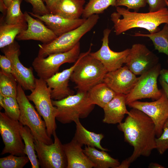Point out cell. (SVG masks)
I'll list each match as a JSON object with an SVG mask.
<instances>
[{"label":"cell","instance_id":"obj_1","mask_svg":"<svg viewBox=\"0 0 168 168\" xmlns=\"http://www.w3.org/2000/svg\"><path fill=\"white\" fill-rule=\"evenodd\" d=\"M117 128L124 133L125 141L133 151L127 158L131 163L141 156H149L156 148V132L152 120L142 111L132 108L123 122Z\"/></svg>","mask_w":168,"mask_h":168},{"label":"cell","instance_id":"obj_2","mask_svg":"<svg viewBox=\"0 0 168 168\" xmlns=\"http://www.w3.org/2000/svg\"><path fill=\"white\" fill-rule=\"evenodd\" d=\"M116 10L111 14L110 20L117 35L135 28L145 29L149 33H153L160 30V25L168 23V10L166 7L156 12L147 13L132 12L120 7H116Z\"/></svg>","mask_w":168,"mask_h":168},{"label":"cell","instance_id":"obj_3","mask_svg":"<svg viewBox=\"0 0 168 168\" xmlns=\"http://www.w3.org/2000/svg\"><path fill=\"white\" fill-rule=\"evenodd\" d=\"M91 46V44L86 52L80 54L70 78L76 84L77 91L88 92L96 85L103 82L108 72L100 61L90 54Z\"/></svg>","mask_w":168,"mask_h":168},{"label":"cell","instance_id":"obj_4","mask_svg":"<svg viewBox=\"0 0 168 168\" xmlns=\"http://www.w3.org/2000/svg\"><path fill=\"white\" fill-rule=\"evenodd\" d=\"M52 102L56 108V119L63 124L87 117L95 105L89 100L87 92L81 91L60 100H52Z\"/></svg>","mask_w":168,"mask_h":168},{"label":"cell","instance_id":"obj_5","mask_svg":"<svg viewBox=\"0 0 168 168\" xmlns=\"http://www.w3.org/2000/svg\"><path fill=\"white\" fill-rule=\"evenodd\" d=\"M99 19L98 14L93 15L77 28L58 37L52 42L39 44L37 56L45 58L55 53L68 52L73 48L82 37L96 24Z\"/></svg>","mask_w":168,"mask_h":168},{"label":"cell","instance_id":"obj_6","mask_svg":"<svg viewBox=\"0 0 168 168\" xmlns=\"http://www.w3.org/2000/svg\"><path fill=\"white\" fill-rule=\"evenodd\" d=\"M24 90L18 84L16 99L20 111L19 121L30 128L35 139L47 144L52 143L53 140L47 133L44 121L30 102Z\"/></svg>","mask_w":168,"mask_h":168},{"label":"cell","instance_id":"obj_7","mask_svg":"<svg viewBox=\"0 0 168 168\" xmlns=\"http://www.w3.org/2000/svg\"><path fill=\"white\" fill-rule=\"evenodd\" d=\"M51 90L45 80L35 78L34 90L29 95L27 96L28 100L34 103L37 111L43 118L47 133L50 138L56 132L57 128L56 122V108L52 103Z\"/></svg>","mask_w":168,"mask_h":168},{"label":"cell","instance_id":"obj_8","mask_svg":"<svg viewBox=\"0 0 168 168\" xmlns=\"http://www.w3.org/2000/svg\"><path fill=\"white\" fill-rule=\"evenodd\" d=\"M80 54L79 42L68 52L50 54L44 58L37 56L34 59L32 66L39 78L45 80L58 72L62 65L75 63Z\"/></svg>","mask_w":168,"mask_h":168},{"label":"cell","instance_id":"obj_9","mask_svg":"<svg viewBox=\"0 0 168 168\" xmlns=\"http://www.w3.org/2000/svg\"><path fill=\"white\" fill-rule=\"evenodd\" d=\"M161 69V65H156L140 75L131 92L126 95L127 105L133 102L145 98L156 100L162 94V89L157 85V79Z\"/></svg>","mask_w":168,"mask_h":168},{"label":"cell","instance_id":"obj_10","mask_svg":"<svg viewBox=\"0 0 168 168\" xmlns=\"http://www.w3.org/2000/svg\"><path fill=\"white\" fill-rule=\"evenodd\" d=\"M20 123L0 112V133L4 147L1 155L9 153L18 156H25V145L20 130Z\"/></svg>","mask_w":168,"mask_h":168},{"label":"cell","instance_id":"obj_11","mask_svg":"<svg viewBox=\"0 0 168 168\" xmlns=\"http://www.w3.org/2000/svg\"><path fill=\"white\" fill-rule=\"evenodd\" d=\"M54 142L46 144L35 139V150L40 166L42 168H67V161L62 144L55 132Z\"/></svg>","mask_w":168,"mask_h":168},{"label":"cell","instance_id":"obj_12","mask_svg":"<svg viewBox=\"0 0 168 168\" xmlns=\"http://www.w3.org/2000/svg\"><path fill=\"white\" fill-rule=\"evenodd\" d=\"M2 52L10 60L12 67V74L18 84L24 90L32 91L35 87V78L31 67L24 66L20 62V46L15 41L10 44L1 49Z\"/></svg>","mask_w":168,"mask_h":168},{"label":"cell","instance_id":"obj_13","mask_svg":"<svg viewBox=\"0 0 168 168\" xmlns=\"http://www.w3.org/2000/svg\"><path fill=\"white\" fill-rule=\"evenodd\" d=\"M162 91L161 97L154 101L149 102L136 100L127 105L130 108L142 111L150 118L155 124L156 138L161 134L168 119V99Z\"/></svg>","mask_w":168,"mask_h":168},{"label":"cell","instance_id":"obj_14","mask_svg":"<svg viewBox=\"0 0 168 168\" xmlns=\"http://www.w3.org/2000/svg\"><path fill=\"white\" fill-rule=\"evenodd\" d=\"M126 65L136 75H140L159 63L158 57L144 44H133L130 48Z\"/></svg>","mask_w":168,"mask_h":168},{"label":"cell","instance_id":"obj_15","mask_svg":"<svg viewBox=\"0 0 168 168\" xmlns=\"http://www.w3.org/2000/svg\"><path fill=\"white\" fill-rule=\"evenodd\" d=\"M111 30L107 28L103 31L102 44L99 50L90 54L103 64L108 72L115 70L125 64L130 49L128 48L120 52L112 50L109 46V36Z\"/></svg>","mask_w":168,"mask_h":168},{"label":"cell","instance_id":"obj_16","mask_svg":"<svg viewBox=\"0 0 168 168\" xmlns=\"http://www.w3.org/2000/svg\"><path fill=\"white\" fill-rule=\"evenodd\" d=\"M138 77L126 66L108 72L103 82L117 93L127 95L132 90Z\"/></svg>","mask_w":168,"mask_h":168},{"label":"cell","instance_id":"obj_17","mask_svg":"<svg viewBox=\"0 0 168 168\" xmlns=\"http://www.w3.org/2000/svg\"><path fill=\"white\" fill-rule=\"evenodd\" d=\"M24 14L28 27L16 36V39L17 40H34L46 44L58 37L40 20L34 18L26 11L24 12Z\"/></svg>","mask_w":168,"mask_h":168},{"label":"cell","instance_id":"obj_18","mask_svg":"<svg viewBox=\"0 0 168 168\" xmlns=\"http://www.w3.org/2000/svg\"><path fill=\"white\" fill-rule=\"evenodd\" d=\"M78 62L77 59L69 68L58 72L45 80L48 86L51 89V97L52 100H60L74 94V91L69 87L68 83Z\"/></svg>","mask_w":168,"mask_h":168},{"label":"cell","instance_id":"obj_19","mask_svg":"<svg viewBox=\"0 0 168 168\" xmlns=\"http://www.w3.org/2000/svg\"><path fill=\"white\" fill-rule=\"evenodd\" d=\"M28 12L32 17L44 22L57 37L77 28L86 19L82 18L68 19L51 13L39 16L32 12Z\"/></svg>","mask_w":168,"mask_h":168},{"label":"cell","instance_id":"obj_20","mask_svg":"<svg viewBox=\"0 0 168 168\" xmlns=\"http://www.w3.org/2000/svg\"><path fill=\"white\" fill-rule=\"evenodd\" d=\"M126 95L117 93L114 97L103 108L104 123L109 124H119L126 114L129 112L126 108Z\"/></svg>","mask_w":168,"mask_h":168},{"label":"cell","instance_id":"obj_21","mask_svg":"<svg viewBox=\"0 0 168 168\" xmlns=\"http://www.w3.org/2000/svg\"><path fill=\"white\" fill-rule=\"evenodd\" d=\"M63 145L67 161V168H95V165L84 152L82 146L74 139L72 138Z\"/></svg>","mask_w":168,"mask_h":168},{"label":"cell","instance_id":"obj_22","mask_svg":"<svg viewBox=\"0 0 168 168\" xmlns=\"http://www.w3.org/2000/svg\"><path fill=\"white\" fill-rule=\"evenodd\" d=\"M85 0H57L51 13L68 19L80 18L83 14Z\"/></svg>","mask_w":168,"mask_h":168},{"label":"cell","instance_id":"obj_23","mask_svg":"<svg viewBox=\"0 0 168 168\" xmlns=\"http://www.w3.org/2000/svg\"><path fill=\"white\" fill-rule=\"evenodd\" d=\"M75 133L73 138L82 146L83 145L97 148L101 150L108 151L109 150L103 147L101 142L104 138L102 133H96L86 129L80 122L79 119L75 122Z\"/></svg>","mask_w":168,"mask_h":168},{"label":"cell","instance_id":"obj_24","mask_svg":"<svg viewBox=\"0 0 168 168\" xmlns=\"http://www.w3.org/2000/svg\"><path fill=\"white\" fill-rule=\"evenodd\" d=\"M85 154L95 165L96 168H117L120 164L118 160L110 156L107 151L98 150L96 147L85 146Z\"/></svg>","mask_w":168,"mask_h":168},{"label":"cell","instance_id":"obj_25","mask_svg":"<svg viewBox=\"0 0 168 168\" xmlns=\"http://www.w3.org/2000/svg\"><path fill=\"white\" fill-rule=\"evenodd\" d=\"M90 102L103 108L115 96L117 93L104 82L98 84L87 92Z\"/></svg>","mask_w":168,"mask_h":168},{"label":"cell","instance_id":"obj_26","mask_svg":"<svg viewBox=\"0 0 168 168\" xmlns=\"http://www.w3.org/2000/svg\"><path fill=\"white\" fill-rule=\"evenodd\" d=\"M28 27L27 23L20 24H8L5 21V17L0 19V48L12 44L16 36Z\"/></svg>","mask_w":168,"mask_h":168},{"label":"cell","instance_id":"obj_27","mask_svg":"<svg viewBox=\"0 0 168 168\" xmlns=\"http://www.w3.org/2000/svg\"><path fill=\"white\" fill-rule=\"evenodd\" d=\"M135 37H143L148 38L152 42L155 49L159 53L166 54L168 59V23L165 24L161 30L153 33L143 34L135 32Z\"/></svg>","mask_w":168,"mask_h":168},{"label":"cell","instance_id":"obj_28","mask_svg":"<svg viewBox=\"0 0 168 168\" xmlns=\"http://www.w3.org/2000/svg\"><path fill=\"white\" fill-rule=\"evenodd\" d=\"M20 130L25 145V152L31 163V168H39L40 165L35 152V138L30 128L20 123Z\"/></svg>","mask_w":168,"mask_h":168},{"label":"cell","instance_id":"obj_29","mask_svg":"<svg viewBox=\"0 0 168 168\" xmlns=\"http://www.w3.org/2000/svg\"><path fill=\"white\" fill-rule=\"evenodd\" d=\"M116 0H88L84 7L82 18L87 19L94 14H99L104 12L108 7L116 6Z\"/></svg>","mask_w":168,"mask_h":168},{"label":"cell","instance_id":"obj_30","mask_svg":"<svg viewBox=\"0 0 168 168\" xmlns=\"http://www.w3.org/2000/svg\"><path fill=\"white\" fill-rule=\"evenodd\" d=\"M18 83L11 73L0 71V94L16 97Z\"/></svg>","mask_w":168,"mask_h":168},{"label":"cell","instance_id":"obj_31","mask_svg":"<svg viewBox=\"0 0 168 168\" xmlns=\"http://www.w3.org/2000/svg\"><path fill=\"white\" fill-rule=\"evenodd\" d=\"M22 0H13L7 8L5 21L8 24L27 23L24 13L20 9Z\"/></svg>","mask_w":168,"mask_h":168},{"label":"cell","instance_id":"obj_32","mask_svg":"<svg viewBox=\"0 0 168 168\" xmlns=\"http://www.w3.org/2000/svg\"><path fill=\"white\" fill-rule=\"evenodd\" d=\"M0 105L10 118L19 120L20 111L16 97L11 96H4L0 94Z\"/></svg>","mask_w":168,"mask_h":168},{"label":"cell","instance_id":"obj_33","mask_svg":"<svg viewBox=\"0 0 168 168\" xmlns=\"http://www.w3.org/2000/svg\"><path fill=\"white\" fill-rule=\"evenodd\" d=\"M29 161L27 156L10 154L0 158V168H22Z\"/></svg>","mask_w":168,"mask_h":168},{"label":"cell","instance_id":"obj_34","mask_svg":"<svg viewBox=\"0 0 168 168\" xmlns=\"http://www.w3.org/2000/svg\"><path fill=\"white\" fill-rule=\"evenodd\" d=\"M147 3V0H116L115 7L124 6L128 10L138 12L141 8L145 7Z\"/></svg>","mask_w":168,"mask_h":168},{"label":"cell","instance_id":"obj_35","mask_svg":"<svg viewBox=\"0 0 168 168\" xmlns=\"http://www.w3.org/2000/svg\"><path fill=\"white\" fill-rule=\"evenodd\" d=\"M156 149L163 154L168 149V127H164L161 136L156 139Z\"/></svg>","mask_w":168,"mask_h":168},{"label":"cell","instance_id":"obj_36","mask_svg":"<svg viewBox=\"0 0 168 168\" xmlns=\"http://www.w3.org/2000/svg\"><path fill=\"white\" fill-rule=\"evenodd\" d=\"M32 6V12L35 14L43 16L50 13L43 0H25Z\"/></svg>","mask_w":168,"mask_h":168},{"label":"cell","instance_id":"obj_37","mask_svg":"<svg viewBox=\"0 0 168 168\" xmlns=\"http://www.w3.org/2000/svg\"><path fill=\"white\" fill-rule=\"evenodd\" d=\"M149 12H157L166 6L165 0H147Z\"/></svg>","mask_w":168,"mask_h":168},{"label":"cell","instance_id":"obj_38","mask_svg":"<svg viewBox=\"0 0 168 168\" xmlns=\"http://www.w3.org/2000/svg\"><path fill=\"white\" fill-rule=\"evenodd\" d=\"M1 70L9 73L12 74V67L10 60L5 55H0Z\"/></svg>","mask_w":168,"mask_h":168},{"label":"cell","instance_id":"obj_39","mask_svg":"<svg viewBox=\"0 0 168 168\" xmlns=\"http://www.w3.org/2000/svg\"><path fill=\"white\" fill-rule=\"evenodd\" d=\"M160 78L168 85V69H161L160 72Z\"/></svg>","mask_w":168,"mask_h":168},{"label":"cell","instance_id":"obj_40","mask_svg":"<svg viewBox=\"0 0 168 168\" xmlns=\"http://www.w3.org/2000/svg\"><path fill=\"white\" fill-rule=\"evenodd\" d=\"M45 2L46 6L50 13L53 11V8L57 0H43Z\"/></svg>","mask_w":168,"mask_h":168},{"label":"cell","instance_id":"obj_41","mask_svg":"<svg viewBox=\"0 0 168 168\" xmlns=\"http://www.w3.org/2000/svg\"><path fill=\"white\" fill-rule=\"evenodd\" d=\"M159 82L162 89L166 94L168 99V85L162 79L159 77Z\"/></svg>","mask_w":168,"mask_h":168},{"label":"cell","instance_id":"obj_42","mask_svg":"<svg viewBox=\"0 0 168 168\" xmlns=\"http://www.w3.org/2000/svg\"><path fill=\"white\" fill-rule=\"evenodd\" d=\"M7 8L2 0H0V11L3 14V16H6Z\"/></svg>","mask_w":168,"mask_h":168},{"label":"cell","instance_id":"obj_43","mask_svg":"<svg viewBox=\"0 0 168 168\" xmlns=\"http://www.w3.org/2000/svg\"><path fill=\"white\" fill-rule=\"evenodd\" d=\"M130 164L131 163L127 158L123 160L117 168H128L130 166Z\"/></svg>","mask_w":168,"mask_h":168},{"label":"cell","instance_id":"obj_44","mask_svg":"<svg viewBox=\"0 0 168 168\" xmlns=\"http://www.w3.org/2000/svg\"><path fill=\"white\" fill-rule=\"evenodd\" d=\"M149 168H164L165 167L156 163H151L148 166Z\"/></svg>","mask_w":168,"mask_h":168},{"label":"cell","instance_id":"obj_45","mask_svg":"<svg viewBox=\"0 0 168 168\" xmlns=\"http://www.w3.org/2000/svg\"><path fill=\"white\" fill-rule=\"evenodd\" d=\"M7 8L13 0H2Z\"/></svg>","mask_w":168,"mask_h":168},{"label":"cell","instance_id":"obj_46","mask_svg":"<svg viewBox=\"0 0 168 168\" xmlns=\"http://www.w3.org/2000/svg\"><path fill=\"white\" fill-rule=\"evenodd\" d=\"M164 127H168V119L165 124Z\"/></svg>","mask_w":168,"mask_h":168},{"label":"cell","instance_id":"obj_47","mask_svg":"<svg viewBox=\"0 0 168 168\" xmlns=\"http://www.w3.org/2000/svg\"><path fill=\"white\" fill-rule=\"evenodd\" d=\"M166 3V6L167 7L168 10V0H165Z\"/></svg>","mask_w":168,"mask_h":168}]
</instances>
